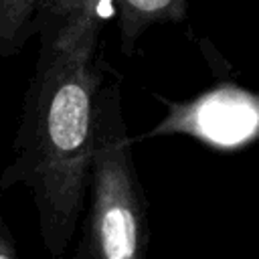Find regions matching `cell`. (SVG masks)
Masks as SVG:
<instances>
[{
    "label": "cell",
    "instance_id": "cell-5",
    "mask_svg": "<svg viewBox=\"0 0 259 259\" xmlns=\"http://www.w3.org/2000/svg\"><path fill=\"white\" fill-rule=\"evenodd\" d=\"M186 12V0H115V20L121 53L134 55L138 40L152 26L182 22Z\"/></svg>",
    "mask_w": 259,
    "mask_h": 259
},
{
    "label": "cell",
    "instance_id": "cell-1",
    "mask_svg": "<svg viewBox=\"0 0 259 259\" xmlns=\"http://www.w3.org/2000/svg\"><path fill=\"white\" fill-rule=\"evenodd\" d=\"M99 30L40 40L0 188H28L42 245L61 257L85 206L95 109L105 67Z\"/></svg>",
    "mask_w": 259,
    "mask_h": 259
},
{
    "label": "cell",
    "instance_id": "cell-4",
    "mask_svg": "<svg viewBox=\"0 0 259 259\" xmlns=\"http://www.w3.org/2000/svg\"><path fill=\"white\" fill-rule=\"evenodd\" d=\"M115 18V0H45L38 22V40L63 36L81 28H105Z\"/></svg>",
    "mask_w": 259,
    "mask_h": 259
},
{
    "label": "cell",
    "instance_id": "cell-3",
    "mask_svg": "<svg viewBox=\"0 0 259 259\" xmlns=\"http://www.w3.org/2000/svg\"><path fill=\"white\" fill-rule=\"evenodd\" d=\"M164 103L170 111L150 136L180 132L227 148L253 138L259 121L255 95L237 85H221L184 103Z\"/></svg>",
    "mask_w": 259,
    "mask_h": 259
},
{
    "label": "cell",
    "instance_id": "cell-6",
    "mask_svg": "<svg viewBox=\"0 0 259 259\" xmlns=\"http://www.w3.org/2000/svg\"><path fill=\"white\" fill-rule=\"evenodd\" d=\"M45 0H0V57L18 55L36 36Z\"/></svg>",
    "mask_w": 259,
    "mask_h": 259
},
{
    "label": "cell",
    "instance_id": "cell-7",
    "mask_svg": "<svg viewBox=\"0 0 259 259\" xmlns=\"http://www.w3.org/2000/svg\"><path fill=\"white\" fill-rule=\"evenodd\" d=\"M0 259H18L16 257V247H14L12 235L8 231V225L2 217V210H0Z\"/></svg>",
    "mask_w": 259,
    "mask_h": 259
},
{
    "label": "cell",
    "instance_id": "cell-2",
    "mask_svg": "<svg viewBox=\"0 0 259 259\" xmlns=\"http://www.w3.org/2000/svg\"><path fill=\"white\" fill-rule=\"evenodd\" d=\"M132 146L121 113V83L103 79L95 109L79 259H146L148 202Z\"/></svg>",
    "mask_w": 259,
    "mask_h": 259
}]
</instances>
